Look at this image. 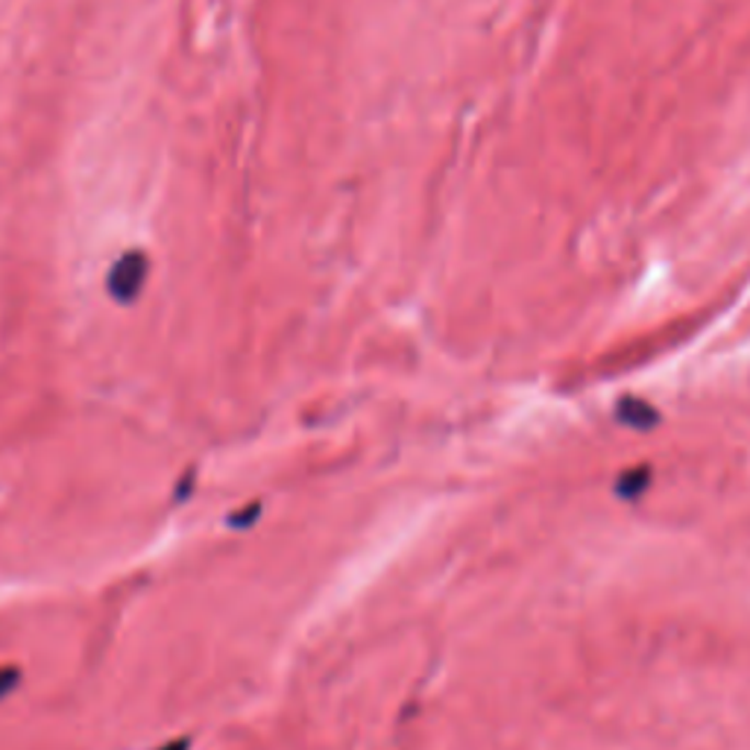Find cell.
I'll list each match as a JSON object with an SVG mask.
<instances>
[{
	"instance_id": "277c9868",
	"label": "cell",
	"mask_w": 750,
	"mask_h": 750,
	"mask_svg": "<svg viewBox=\"0 0 750 750\" xmlns=\"http://www.w3.org/2000/svg\"><path fill=\"white\" fill-rule=\"evenodd\" d=\"M259 513H261V504L259 501H252L250 508L247 510H241V513H235L232 519H229V525H235V527H250L255 519H259Z\"/></svg>"
},
{
	"instance_id": "7a4b0ae2",
	"label": "cell",
	"mask_w": 750,
	"mask_h": 750,
	"mask_svg": "<svg viewBox=\"0 0 750 750\" xmlns=\"http://www.w3.org/2000/svg\"><path fill=\"white\" fill-rule=\"evenodd\" d=\"M618 417L630 425V429H651L657 422V411L643 399H625L618 405Z\"/></svg>"
},
{
	"instance_id": "5b68a950",
	"label": "cell",
	"mask_w": 750,
	"mask_h": 750,
	"mask_svg": "<svg viewBox=\"0 0 750 750\" xmlns=\"http://www.w3.org/2000/svg\"><path fill=\"white\" fill-rule=\"evenodd\" d=\"M159 750H191V741H188V739L168 741V745H164V748H159Z\"/></svg>"
},
{
	"instance_id": "3957f363",
	"label": "cell",
	"mask_w": 750,
	"mask_h": 750,
	"mask_svg": "<svg viewBox=\"0 0 750 750\" xmlns=\"http://www.w3.org/2000/svg\"><path fill=\"white\" fill-rule=\"evenodd\" d=\"M21 683V671L12 669V666H3L0 669V697H7L12 692V689L19 686Z\"/></svg>"
},
{
	"instance_id": "6da1fadb",
	"label": "cell",
	"mask_w": 750,
	"mask_h": 750,
	"mask_svg": "<svg viewBox=\"0 0 750 750\" xmlns=\"http://www.w3.org/2000/svg\"><path fill=\"white\" fill-rule=\"evenodd\" d=\"M147 276H150V261H147V255H144L141 250L124 252V255L112 264V270H109V294H112V299L121 305L135 303V299L141 296L144 285H147Z\"/></svg>"
}]
</instances>
